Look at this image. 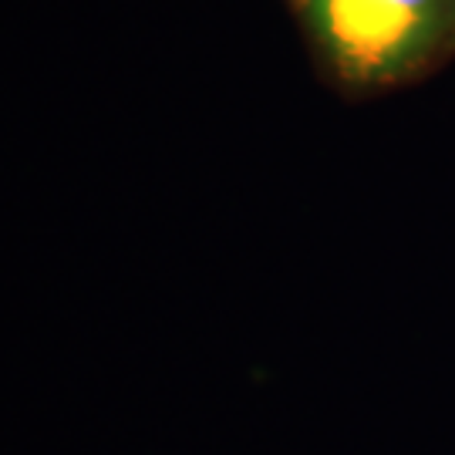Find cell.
I'll list each match as a JSON object with an SVG mask.
<instances>
[{
    "label": "cell",
    "mask_w": 455,
    "mask_h": 455,
    "mask_svg": "<svg viewBox=\"0 0 455 455\" xmlns=\"http://www.w3.org/2000/svg\"><path fill=\"white\" fill-rule=\"evenodd\" d=\"M310 7L344 75L374 82L425 48L439 0H310Z\"/></svg>",
    "instance_id": "cell-1"
}]
</instances>
